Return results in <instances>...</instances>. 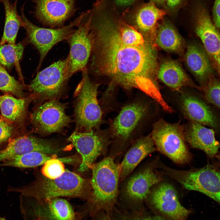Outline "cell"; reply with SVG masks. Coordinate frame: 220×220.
Segmentation results:
<instances>
[{"label": "cell", "instance_id": "obj_27", "mask_svg": "<svg viewBox=\"0 0 220 220\" xmlns=\"http://www.w3.org/2000/svg\"><path fill=\"white\" fill-rule=\"evenodd\" d=\"M42 152H33L10 157L2 161L0 167L8 166L19 168L35 167L44 164L48 160L55 158Z\"/></svg>", "mask_w": 220, "mask_h": 220}, {"label": "cell", "instance_id": "obj_8", "mask_svg": "<svg viewBox=\"0 0 220 220\" xmlns=\"http://www.w3.org/2000/svg\"><path fill=\"white\" fill-rule=\"evenodd\" d=\"M184 128L180 122L172 123L161 119L153 124L150 134L157 150L179 164L188 163L191 159Z\"/></svg>", "mask_w": 220, "mask_h": 220}, {"label": "cell", "instance_id": "obj_19", "mask_svg": "<svg viewBox=\"0 0 220 220\" xmlns=\"http://www.w3.org/2000/svg\"><path fill=\"white\" fill-rule=\"evenodd\" d=\"M184 128L185 140L191 147L202 150L211 157L217 155L220 145L213 129L191 121Z\"/></svg>", "mask_w": 220, "mask_h": 220}, {"label": "cell", "instance_id": "obj_2", "mask_svg": "<svg viewBox=\"0 0 220 220\" xmlns=\"http://www.w3.org/2000/svg\"><path fill=\"white\" fill-rule=\"evenodd\" d=\"M142 93L123 105L118 115L110 122L108 128L112 143L118 152L130 145L143 136L154 116V102Z\"/></svg>", "mask_w": 220, "mask_h": 220}, {"label": "cell", "instance_id": "obj_31", "mask_svg": "<svg viewBox=\"0 0 220 220\" xmlns=\"http://www.w3.org/2000/svg\"><path fill=\"white\" fill-rule=\"evenodd\" d=\"M71 158H52L48 160L44 164L42 172L46 177L53 179L61 176L64 172V169L63 163L72 162Z\"/></svg>", "mask_w": 220, "mask_h": 220}, {"label": "cell", "instance_id": "obj_36", "mask_svg": "<svg viewBox=\"0 0 220 220\" xmlns=\"http://www.w3.org/2000/svg\"><path fill=\"white\" fill-rule=\"evenodd\" d=\"M185 0H166L165 8L172 12H175L183 4Z\"/></svg>", "mask_w": 220, "mask_h": 220}, {"label": "cell", "instance_id": "obj_32", "mask_svg": "<svg viewBox=\"0 0 220 220\" xmlns=\"http://www.w3.org/2000/svg\"><path fill=\"white\" fill-rule=\"evenodd\" d=\"M220 82L213 76L202 88L206 99L217 108H220Z\"/></svg>", "mask_w": 220, "mask_h": 220}, {"label": "cell", "instance_id": "obj_10", "mask_svg": "<svg viewBox=\"0 0 220 220\" xmlns=\"http://www.w3.org/2000/svg\"><path fill=\"white\" fill-rule=\"evenodd\" d=\"M81 155L78 168L81 172L91 169L97 158L106 152L112 140L108 128L88 132L74 131L68 139Z\"/></svg>", "mask_w": 220, "mask_h": 220}, {"label": "cell", "instance_id": "obj_39", "mask_svg": "<svg viewBox=\"0 0 220 220\" xmlns=\"http://www.w3.org/2000/svg\"><path fill=\"white\" fill-rule=\"evenodd\" d=\"M150 2L154 3L156 5L164 7L165 8L166 0H150Z\"/></svg>", "mask_w": 220, "mask_h": 220}, {"label": "cell", "instance_id": "obj_30", "mask_svg": "<svg viewBox=\"0 0 220 220\" xmlns=\"http://www.w3.org/2000/svg\"><path fill=\"white\" fill-rule=\"evenodd\" d=\"M24 85L10 75L6 70L0 64V90L10 93L22 98L24 96Z\"/></svg>", "mask_w": 220, "mask_h": 220}, {"label": "cell", "instance_id": "obj_33", "mask_svg": "<svg viewBox=\"0 0 220 220\" xmlns=\"http://www.w3.org/2000/svg\"><path fill=\"white\" fill-rule=\"evenodd\" d=\"M12 132V127L9 122L0 116V143L7 141Z\"/></svg>", "mask_w": 220, "mask_h": 220}, {"label": "cell", "instance_id": "obj_4", "mask_svg": "<svg viewBox=\"0 0 220 220\" xmlns=\"http://www.w3.org/2000/svg\"><path fill=\"white\" fill-rule=\"evenodd\" d=\"M90 180L67 169L53 179L42 177L29 186L10 191L32 197L37 201L60 197L79 198L87 200L90 194Z\"/></svg>", "mask_w": 220, "mask_h": 220}, {"label": "cell", "instance_id": "obj_23", "mask_svg": "<svg viewBox=\"0 0 220 220\" xmlns=\"http://www.w3.org/2000/svg\"><path fill=\"white\" fill-rule=\"evenodd\" d=\"M156 76L170 88L180 91L183 87H191L202 90V88L191 80L177 61L167 60L163 61L157 70Z\"/></svg>", "mask_w": 220, "mask_h": 220}, {"label": "cell", "instance_id": "obj_40", "mask_svg": "<svg viewBox=\"0 0 220 220\" xmlns=\"http://www.w3.org/2000/svg\"><path fill=\"white\" fill-rule=\"evenodd\" d=\"M0 220H6L4 218L0 216Z\"/></svg>", "mask_w": 220, "mask_h": 220}, {"label": "cell", "instance_id": "obj_16", "mask_svg": "<svg viewBox=\"0 0 220 220\" xmlns=\"http://www.w3.org/2000/svg\"><path fill=\"white\" fill-rule=\"evenodd\" d=\"M75 0H35V15L50 28L62 27L73 12Z\"/></svg>", "mask_w": 220, "mask_h": 220}, {"label": "cell", "instance_id": "obj_22", "mask_svg": "<svg viewBox=\"0 0 220 220\" xmlns=\"http://www.w3.org/2000/svg\"><path fill=\"white\" fill-rule=\"evenodd\" d=\"M185 60L188 68L203 87L213 76V72L210 59L205 50L197 44L189 45Z\"/></svg>", "mask_w": 220, "mask_h": 220}, {"label": "cell", "instance_id": "obj_12", "mask_svg": "<svg viewBox=\"0 0 220 220\" xmlns=\"http://www.w3.org/2000/svg\"><path fill=\"white\" fill-rule=\"evenodd\" d=\"M193 11L194 31L204 50L219 73L220 35L211 20L207 8L202 3L196 5Z\"/></svg>", "mask_w": 220, "mask_h": 220}, {"label": "cell", "instance_id": "obj_11", "mask_svg": "<svg viewBox=\"0 0 220 220\" xmlns=\"http://www.w3.org/2000/svg\"><path fill=\"white\" fill-rule=\"evenodd\" d=\"M66 103L59 100L47 101L39 105L31 115L32 122L36 132L43 135L63 131L72 122L66 113Z\"/></svg>", "mask_w": 220, "mask_h": 220}, {"label": "cell", "instance_id": "obj_9", "mask_svg": "<svg viewBox=\"0 0 220 220\" xmlns=\"http://www.w3.org/2000/svg\"><path fill=\"white\" fill-rule=\"evenodd\" d=\"M24 9L20 16L21 27L25 30L27 42L32 44L40 54L39 62L36 69L38 72L46 57L56 44L66 40L69 36L82 21L87 12L82 13L73 21L65 26L56 28H46L38 26L30 21L24 15Z\"/></svg>", "mask_w": 220, "mask_h": 220}, {"label": "cell", "instance_id": "obj_34", "mask_svg": "<svg viewBox=\"0 0 220 220\" xmlns=\"http://www.w3.org/2000/svg\"><path fill=\"white\" fill-rule=\"evenodd\" d=\"M120 220H161L160 215L142 214L125 215L121 216Z\"/></svg>", "mask_w": 220, "mask_h": 220}, {"label": "cell", "instance_id": "obj_5", "mask_svg": "<svg viewBox=\"0 0 220 220\" xmlns=\"http://www.w3.org/2000/svg\"><path fill=\"white\" fill-rule=\"evenodd\" d=\"M82 78L74 93V131L88 132L100 129L103 113L97 99L100 84L92 81L87 68L82 71Z\"/></svg>", "mask_w": 220, "mask_h": 220}, {"label": "cell", "instance_id": "obj_25", "mask_svg": "<svg viewBox=\"0 0 220 220\" xmlns=\"http://www.w3.org/2000/svg\"><path fill=\"white\" fill-rule=\"evenodd\" d=\"M155 38L157 45L168 52L180 53L183 46V40L175 27L167 19L159 24Z\"/></svg>", "mask_w": 220, "mask_h": 220}, {"label": "cell", "instance_id": "obj_37", "mask_svg": "<svg viewBox=\"0 0 220 220\" xmlns=\"http://www.w3.org/2000/svg\"><path fill=\"white\" fill-rule=\"evenodd\" d=\"M94 216L96 217L97 220H112L108 215L103 212L102 211L97 212Z\"/></svg>", "mask_w": 220, "mask_h": 220}, {"label": "cell", "instance_id": "obj_26", "mask_svg": "<svg viewBox=\"0 0 220 220\" xmlns=\"http://www.w3.org/2000/svg\"><path fill=\"white\" fill-rule=\"evenodd\" d=\"M17 1L15 0L13 4L9 0H0L3 4L5 14L4 29L0 41V46L6 44H16L19 28L21 27V17L17 10Z\"/></svg>", "mask_w": 220, "mask_h": 220}, {"label": "cell", "instance_id": "obj_28", "mask_svg": "<svg viewBox=\"0 0 220 220\" xmlns=\"http://www.w3.org/2000/svg\"><path fill=\"white\" fill-rule=\"evenodd\" d=\"M25 101L16 98L8 93L0 96V108L2 117L9 123L21 117L25 110Z\"/></svg>", "mask_w": 220, "mask_h": 220}, {"label": "cell", "instance_id": "obj_38", "mask_svg": "<svg viewBox=\"0 0 220 220\" xmlns=\"http://www.w3.org/2000/svg\"><path fill=\"white\" fill-rule=\"evenodd\" d=\"M136 0H115L116 3L120 6H127L133 3Z\"/></svg>", "mask_w": 220, "mask_h": 220}, {"label": "cell", "instance_id": "obj_14", "mask_svg": "<svg viewBox=\"0 0 220 220\" xmlns=\"http://www.w3.org/2000/svg\"><path fill=\"white\" fill-rule=\"evenodd\" d=\"M148 197L152 206L168 220H186L191 213L181 204L175 188L169 183L157 185Z\"/></svg>", "mask_w": 220, "mask_h": 220}, {"label": "cell", "instance_id": "obj_1", "mask_svg": "<svg viewBox=\"0 0 220 220\" xmlns=\"http://www.w3.org/2000/svg\"><path fill=\"white\" fill-rule=\"evenodd\" d=\"M93 44L87 68L88 74L106 76L108 86L129 92L141 90L157 103L164 101L156 76L157 61L152 42L138 44L122 39L118 24L107 11L97 13L89 25Z\"/></svg>", "mask_w": 220, "mask_h": 220}, {"label": "cell", "instance_id": "obj_21", "mask_svg": "<svg viewBox=\"0 0 220 220\" xmlns=\"http://www.w3.org/2000/svg\"><path fill=\"white\" fill-rule=\"evenodd\" d=\"M37 202L34 210L36 218L41 220H82L78 212L65 199L55 197Z\"/></svg>", "mask_w": 220, "mask_h": 220}, {"label": "cell", "instance_id": "obj_13", "mask_svg": "<svg viewBox=\"0 0 220 220\" xmlns=\"http://www.w3.org/2000/svg\"><path fill=\"white\" fill-rule=\"evenodd\" d=\"M88 14V12L66 40L70 47L68 56L69 70L71 76L87 68L91 53L93 41Z\"/></svg>", "mask_w": 220, "mask_h": 220}, {"label": "cell", "instance_id": "obj_17", "mask_svg": "<svg viewBox=\"0 0 220 220\" xmlns=\"http://www.w3.org/2000/svg\"><path fill=\"white\" fill-rule=\"evenodd\" d=\"M61 149L52 141L31 136H22L10 140L6 147L0 151V161L14 156L33 152L55 155Z\"/></svg>", "mask_w": 220, "mask_h": 220}, {"label": "cell", "instance_id": "obj_41", "mask_svg": "<svg viewBox=\"0 0 220 220\" xmlns=\"http://www.w3.org/2000/svg\"><path fill=\"white\" fill-rule=\"evenodd\" d=\"M35 220H41L40 219L38 218H36L35 219Z\"/></svg>", "mask_w": 220, "mask_h": 220}, {"label": "cell", "instance_id": "obj_20", "mask_svg": "<svg viewBox=\"0 0 220 220\" xmlns=\"http://www.w3.org/2000/svg\"><path fill=\"white\" fill-rule=\"evenodd\" d=\"M130 145L120 164V181L130 175L147 156L157 150L150 134L140 137Z\"/></svg>", "mask_w": 220, "mask_h": 220}, {"label": "cell", "instance_id": "obj_35", "mask_svg": "<svg viewBox=\"0 0 220 220\" xmlns=\"http://www.w3.org/2000/svg\"><path fill=\"white\" fill-rule=\"evenodd\" d=\"M220 0H215L212 9L213 23L216 28H220Z\"/></svg>", "mask_w": 220, "mask_h": 220}, {"label": "cell", "instance_id": "obj_29", "mask_svg": "<svg viewBox=\"0 0 220 220\" xmlns=\"http://www.w3.org/2000/svg\"><path fill=\"white\" fill-rule=\"evenodd\" d=\"M22 42L0 46V64L6 70H10L14 65L19 67L24 49Z\"/></svg>", "mask_w": 220, "mask_h": 220}, {"label": "cell", "instance_id": "obj_3", "mask_svg": "<svg viewBox=\"0 0 220 220\" xmlns=\"http://www.w3.org/2000/svg\"><path fill=\"white\" fill-rule=\"evenodd\" d=\"M91 169L90 194L86 203L77 211L82 219L112 208L118 194L120 164L116 163L112 157H107L94 164Z\"/></svg>", "mask_w": 220, "mask_h": 220}, {"label": "cell", "instance_id": "obj_6", "mask_svg": "<svg viewBox=\"0 0 220 220\" xmlns=\"http://www.w3.org/2000/svg\"><path fill=\"white\" fill-rule=\"evenodd\" d=\"M68 62L67 56L38 72L29 88L39 100L40 105L46 101L59 100L66 96L68 81L72 77Z\"/></svg>", "mask_w": 220, "mask_h": 220}, {"label": "cell", "instance_id": "obj_18", "mask_svg": "<svg viewBox=\"0 0 220 220\" xmlns=\"http://www.w3.org/2000/svg\"><path fill=\"white\" fill-rule=\"evenodd\" d=\"M181 109L190 121L211 127L218 128L217 118L210 107L200 98L190 93H182L181 96Z\"/></svg>", "mask_w": 220, "mask_h": 220}, {"label": "cell", "instance_id": "obj_24", "mask_svg": "<svg viewBox=\"0 0 220 220\" xmlns=\"http://www.w3.org/2000/svg\"><path fill=\"white\" fill-rule=\"evenodd\" d=\"M134 12L133 18L137 28L148 37L152 36L155 39L158 22L163 19L166 10L158 8L150 2L140 6Z\"/></svg>", "mask_w": 220, "mask_h": 220}, {"label": "cell", "instance_id": "obj_7", "mask_svg": "<svg viewBox=\"0 0 220 220\" xmlns=\"http://www.w3.org/2000/svg\"><path fill=\"white\" fill-rule=\"evenodd\" d=\"M157 167L185 189L200 192L220 203V173L213 166L207 164L202 168L184 170L170 168L159 162Z\"/></svg>", "mask_w": 220, "mask_h": 220}, {"label": "cell", "instance_id": "obj_15", "mask_svg": "<svg viewBox=\"0 0 220 220\" xmlns=\"http://www.w3.org/2000/svg\"><path fill=\"white\" fill-rule=\"evenodd\" d=\"M157 163L145 166L127 179L123 187V193L129 200L141 202L146 199L152 187L162 180L156 170Z\"/></svg>", "mask_w": 220, "mask_h": 220}]
</instances>
